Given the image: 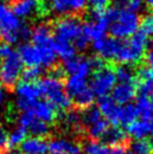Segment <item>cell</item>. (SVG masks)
I'll list each match as a JSON object with an SVG mask.
<instances>
[{
	"label": "cell",
	"instance_id": "1",
	"mask_svg": "<svg viewBox=\"0 0 153 154\" xmlns=\"http://www.w3.org/2000/svg\"><path fill=\"white\" fill-rule=\"evenodd\" d=\"M30 32L28 26L14 14L9 6L0 4V39L13 45L30 38Z\"/></svg>",
	"mask_w": 153,
	"mask_h": 154
},
{
	"label": "cell",
	"instance_id": "2",
	"mask_svg": "<svg viewBox=\"0 0 153 154\" xmlns=\"http://www.w3.org/2000/svg\"><path fill=\"white\" fill-rule=\"evenodd\" d=\"M150 36L137 29L128 39H120L115 61L122 64H134L142 60L149 46Z\"/></svg>",
	"mask_w": 153,
	"mask_h": 154
},
{
	"label": "cell",
	"instance_id": "3",
	"mask_svg": "<svg viewBox=\"0 0 153 154\" xmlns=\"http://www.w3.org/2000/svg\"><path fill=\"white\" fill-rule=\"evenodd\" d=\"M140 17L136 13L124 8H111V22L108 30L113 37L126 39L140 27Z\"/></svg>",
	"mask_w": 153,
	"mask_h": 154
},
{
	"label": "cell",
	"instance_id": "4",
	"mask_svg": "<svg viewBox=\"0 0 153 154\" xmlns=\"http://www.w3.org/2000/svg\"><path fill=\"white\" fill-rule=\"evenodd\" d=\"M62 78L50 74L38 80L37 85L41 91V96H44L50 103L60 110H67L70 108L72 100L65 91L64 83L61 80Z\"/></svg>",
	"mask_w": 153,
	"mask_h": 154
},
{
	"label": "cell",
	"instance_id": "5",
	"mask_svg": "<svg viewBox=\"0 0 153 154\" xmlns=\"http://www.w3.org/2000/svg\"><path fill=\"white\" fill-rule=\"evenodd\" d=\"M32 43L37 46L43 53V68H53L55 65L58 55L55 53V41L53 36V32L50 26L46 24L37 25L34 29L30 32Z\"/></svg>",
	"mask_w": 153,
	"mask_h": 154
},
{
	"label": "cell",
	"instance_id": "6",
	"mask_svg": "<svg viewBox=\"0 0 153 154\" xmlns=\"http://www.w3.org/2000/svg\"><path fill=\"white\" fill-rule=\"evenodd\" d=\"M65 91L71 100L81 108L90 107L95 100V94L90 88L88 78L80 75H69L65 82Z\"/></svg>",
	"mask_w": 153,
	"mask_h": 154
},
{
	"label": "cell",
	"instance_id": "7",
	"mask_svg": "<svg viewBox=\"0 0 153 154\" xmlns=\"http://www.w3.org/2000/svg\"><path fill=\"white\" fill-rule=\"evenodd\" d=\"M0 60V83L7 89H13L21 75L24 64L15 50L9 55L1 57Z\"/></svg>",
	"mask_w": 153,
	"mask_h": 154
},
{
	"label": "cell",
	"instance_id": "8",
	"mask_svg": "<svg viewBox=\"0 0 153 154\" xmlns=\"http://www.w3.org/2000/svg\"><path fill=\"white\" fill-rule=\"evenodd\" d=\"M53 36L58 42L72 44L74 46V43L82 36V23L76 17L61 18L54 25Z\"/></svg>",
	"mask_w": 153,
	"mask_h": 154
},
{
	"label": "cell",
	"instance_id": "9",
	"mask_svg": "<svg viewBox=\"0 0 153 154\" xmlns=\"http://www.w3.org/2000/svg\"><path fill=\"white\" fill-rule=\"evenodd\" d=\"M92 19L82 24V35L87 41H97L105 37L111 22V8L101 11H92Z\"/></svg>",
	"mask_w": 153,
	"mask_h": 154
},
{
	"label": "cell",
	"instance_id": "10",
	"mask_svg": "<svg viewBox=\"0 0 153 154\" xmlns=\"http://www.w3.org/2000/svg\"><path fill=\"white\" fill-rule=\"evenodd\" d=\"M95 96L99 98L106 97L111 92V90L116 85V75L115 71L109 66H104L96 70L89 83Z\"/></svg>",
	"mask_w": 153,
	"mask_h": 154
},
{
	"label": "cell",
	"instance_id": "11",
	"mask_svg": "<svg viewBox=\"0 0 153 154\" xmlns=\"http://www.w3.org/2000/svg\"><path fill=\"white\" fill-rule=\"evenodd\" d=\"M19 126L23 127L27 133L36 137H45L50 133L48 124L36 118L30 111H23L18 118Z\"/></svg>",
	"mask_w": 153,
	"mask_h": 154
},
{
	"label": "cell",
	"instance_id": "12",
	"mask_svg": "<svg viewBox=\"0 0 153 154\" xmlns=\"http://www.w3.org/2000/svg\"><path fill=\"white\" fill-rule=\"evenodd\" d=\"M63 70L69 75H80L88 78L92 72V65L90 59L86 56H72L70 59L64 60Z\"/></svg>",
	"mask_w": 153,
	"mask_h": 154
},
{
	"label": "cell",
	"instance_id": "13",
	"mask_svg": "<svg viewBox=\"0 0 153 154\" xmlns=\"http://www.w3.org/2000/svg\"><path fill=\"white\" fill-rule=\"evenodd\" d=\"M11 10L20 19L32 17L44 10L43 0H13Z\"/></svg>",
	"mask_w": 153,
	"mask_h": 154
},
{
	"label": "cell",
	"instance_id": "14",
	"mask_svg": "<svg viewBox=\"0 0 153 154\" xmlns=\"http://www.w3.org/2000/svg\"><path fill=\"white\" fill-rule=\"evenodd\" d=\"M87 5L88 0H50V8L58 16L80 13Z\"/></svg>",
	"mask_w": 153,
	"mask_h": 154
},
{
	"label": "cell",
	"instance_id": "15",
	"mask_svg": "<svg viewBox=\"0 0 153 154\" xmlns=\"http://www.w3.org/2000/svg\"><path fill=\"white\" fill-rule=\"evenodd\" d=\"M120 39L115 37H102L97 41H94L92 48L101 59L105 60H114L117 54Z\"/></svg>",
	"mask_w": 153,
	"mask_h": 154
},
{
	"label": "cell",
	"instance_id": "16",
	"mask_svg": "<svg viewBox=\"0 0 153 154\" xmlns=\"http://www.w3.org/2000/svg\"><path fill=\"white\" fill-rule=\"evenodd\" d=\"M17 53L26 66H43V53L33 43L21 44Z\"/></svg>",
	"mask_w": 153,
	"mask_h": 154
},
{
	"label": "cell",
	"instance_id": "17",
	"mask_svg": "<svg viewBox=\"0 0 153 154\" xmlns=\"http://www.w3.org/2000/svg\"><path fill=\"white\" fill-rule=\"evenodd\" d=\"M136 96V83L134 82H117L111 90V99L117 105L130 103Z\"/></svg>",
	"mask_w": 153,
	"mask_h": 154
},
{
	"label": "cell",
	"instance_id": "18",
	"mask_svg": "<svg viewBox=\"0 0 153 154\" xmlns=\"http://www.w3.org/2000/svg\"><path fill=\"white\" fill-rule=\"evenodd\" d=\"M28 111H30L33 115L42 120L46 124H52L54 123L58 117V111L56 108L47 100H37L35 101Z\"/></svg>",
	"mask_w": 153,
	"mask_h": 154
},
{
	"label": "cell",
	"instance_id": "19",
	"mask_svg": "<svg viewBox=\"0 0 153 154\" xmlns=\"http://www.w3.org/2000/svg\"><path fill=\"white\" fill-rule=\"evenodd\" d=\"M127 133L135 140L153 135V115L142 117L141 119H135L133 123L127 125Z\"/></svg>",
	"mask_w": 153,
	"mask_h": 154
},
{
	"label": "cell",
	"instance_id": "20",
	"mask_svg": "<svg viewBox=\"0 0 153 154\" xmlns=\"http://www.w3.org/2000/svg\"><path fill=\"white\" fill-rule=\"evenodd\" d=\"M119 108L120 105H117L111 97H101L98 103V109L100 111L102 117L108 123H111L114 126H118V118H119Z\"/></svg>",
	"mask_w": 153,
	"mask_h": 154
},
{
	"label": "cell",
	"instance_id": "21",
	"mask_svg": "<svg viewBox=\"0 0 153 154\" xmlns=\"http://www.w3.org/2000/svg\"><path fill=\"white\" fill-rule=\"evenodd\" d=\"M15 90L17 99L25 100L30 103H34L35 101H37L39 97H42L37 82L21 81L15 86Z\"/></svg>",
	"mask_w": 153,
	"mask_h": 154
},
{
	"label": "cell",
	"instance_id": "22",
	"mask_svg": "<svg viewBox=\"0 0 153 154\" xmlns=\"http://www.w3.org/2000/svg\"><path fill=\"white\" fill-rule=\"evenodd\" d=\"M48 151V143L44 137H27L20 144L21 154H46Z\"/></svg>",
	"mask_w": 153,
	"mask_h": 154
},
{
	"label": "cell",
	"instance_id": "23",
	"mask_svg": "<svg viewBox=\"0 0 153 154\" xmlns=\"http://www.w3.org/2000/svg\"><path fill=\"white\" fill-rule=\"evenodd\" d=\"M48 150L55 153L80 154L81 146L68 138H54L48 143Z\"/></svg>",
	"mask_w": 153,
	"mask_h": 154
},
{
	"label": "cell",
	"instance_id": "24",
	"mask_svg": "<svg viewBox=\"0 0 153 154\" xmlns=\"http://www.w3.org/2000/svg\"><path fill=\"white\" fill-rule=\"evenodd\" d=\"M126 138H127V135L123 129L119 128L118 126H113V127H108L101 140H104L105 144H109V145L114 146L123 145V143L126 141Z\"/></svg>",
	"mask_w": 153,
	"mask_h": 154
},
{
	"label": "cell",
	"instance_id": "25",
	"mask_svg": "<svg viewBox=\"0 0 153 154\" xmlns=\"http://www.w3.org/2000/svg\"><path fill=\"white\" fill-rule=\"evenodd\" d=\"M137 116H139V114H137L135 105H132L131 103H126V105H120V108H119V118H118L119 125L127 126V125L133 123L137 118Z\"/></svg>",
	"mask_w": 153,
	"mask_h": 154
},
{
	"label": "cell",
	"instance_id": "26",
	"mask_svg": "<svg viewBox=\"0 0 153 154\" xmlns=\"http://www.w3.org/2000/svg\"><path fill=\"white\" fill-rule=\"evenodd\" d=\"M108 127H109V123L105 118H100L96 123L87 126V132H88V135L91 137V140H100L105 135Z\"/></svg>",
	"mask_w": 153,
	"mask_h": 154
},
{
	"label": "cell",
	"instance_id": "27",
	"mask_svg": "<svg viewBox=\"0 0 153 154\" xmlns=\"http://www.w3.org/2000/svg\"><path fill=\"white\" fill-rule=\"evenodd\" d=\"M27 136V132L23 127H16L13 129L11 132L8 134V138H7V146L8 150H14L15 147L19 146L24 142V140Z\"/></svg>",
	"mask_w": 153,
	"mask_h": 154
},
{
	"label": "cell",
	"instance_id": "28",
	"mask_svg": "<svg viewBox=\"0 0 153 154\" xmlns=\"http://www.w3.org/2000/svg\"><path fill=\"white\" fill-rule=\"evenodd\" d=\"M85 154H111V147L102 142H97L96 140L87 142L83 146Z\"/></svg>",
	"mask_w": 153,
	"mask_h": 154
},
{
	"label": "cell",
	"instance_id": "29",
	"mask_svg": "<svg viewBox=\"0 0 153 154\" xmlns=\"http://www.w3.org/2000/svg\"><path fill=\"white\" fill-rule=\"evenodd\" d=\"M115 75H116V82L135 81V73H134V71L130 66L125 64H122L115 70Z\"/></svg>",
	"mask_w": 153,
	"mask_h": 154
},
{
	"label": "cell",
	"instance_id": "30",
	"mask_svg": "<svg viewBox=\"0 0 153 154\" xmlns=\"http://www.w3.org/2000/svg\"><path fill=\"white\" fill-rule=\"evenodd\" d=\"M135 107L136 110H137V114L141 117H149V116L153 115L151 103H150V99L148 96H141V94H139V98L136 100Z\"/></svg>",
	"mask_w": 153,
	"mask_h": 154
},
{
	"label": "cell",
	"instance_id": "31",
	"mask_svg": "<svg viewBox=\"0 0 153 154\" xmlns=\"http://www.w3.org/2000/svg\"><path fill=\"white\" fill-rule=\"evenodd\" d=\"M153 147L151 142L146 138L135 140L131 145V152L133 154H152Z\"/></svg>",
	"mask_w": 153,
	"mask_h": 154
},
{
	"label": "cell",
	"instance_id": "32",
	"mask_svg": "<svg viewBox=\"0 0 153 154\" xmlns=\"http://www.w3.org/2000/svg\"><path fill=\"white\" fill-rule=\"evenodd\" d=\"M100 118H102V115L100 114L99 109L96 107H87V109L81 115V122H82V124L85 125L86 127L96 123Z\"/></svg>",
	"mask_w": 153,
	"mask_h": 154
},
{
	"label": "cell",
	"instance_id": "33",
	"mask_svg": "<svg viewBox=\"0 0 153 154\" xmlns=\"http://www.w3.org/2000/svg\"><path fill=\"white\" fill-rule=\"evenodd\" d=\"M43 73V70L41 66H27L25 70L21 71L23 81L36 82L41 78Z\"/></svg>",
	"mask_w": 153,
	"mask_h": 154
},
{
	"label": "cell",
	"instance_id": "34",
	"mask_svg": "<svg viewBox=\"0 0 153 154\" xmlns=\"http://www.w3.org/2000/svg\"><path fill=\"white\" fill-rule=\"evenodd\" d=\"M64 122L69 125V126H76L81 123V115L76 110L69 111L68 114L63 116Z\"/></svg>",
	"mask_w": 153,
	"mask_h": 154
},
{
	"label": "cell",
	"instance_id": "35",
	"mask_svg": "<svg viewBox=\"0 0 153 154\" xmlns=\"http://www.w3.org/2000/svg\"><path fill=\"white\" fill-rule=\"evenodd\" d=\"M139 29L142 30L146 35H153V16H146V17L140 23Z\"/></svg>",
	"mask_w": 153,
	"mask_h": 154
},
{
	"label": "cell",
	"instance_id": "36",
	"mask_svg": "<svg viewBox=\"0 0 153 154\" xmlns=\"http://www.w3.org/2000/svg\"><path fill=\"white\" fill-rule=\"evenodd\" d=\"M136 91L141 96H148L149 97L151 92L153 91V86L146 80H141L139 86H136Z\"/></svg>",
	"mask_w": 153,
	"mask_h": 154
},
{
	"label": "cell",
	"instance_id": "37",
	"mask_svg": "<svg viewBox=\"0 0 153 154\" xmlns=\"http://www.w3.org/2000/svg\"><path fill=\"white\" fill-rule=\"evenodd\" d=\"M111 0H88L90 7L92 8V11H101L107 8Z\"/></svg>",
	"mask_w": 153,
	"mask_h": 154
},
{
	"label": "cell",
	"instance_id": "38",
	"mask_svg": "<svg viewBox=\"0 0 153 154\" xmlns=\"http://www.w3.org/2000/svg\"><path fill=\"white\" fill-rule=\"evenodd\" d=\"M7 138L8 134L2 127H0V154H4L8 152V146H7Z\"/></svg>",
	"mask_w": 153,
	"mask_h": 154
},
{
	"label": "cell",
	"instance_id": "39",
	"mask_svg": "<svg viewBox=\"0 0 153 154\" xmlns=\"http://www.w3.org/2000/svg\"><path fill=\"white\" fill-rule=\"evenodd\" d=\"M139 75H140L141 80H146V81H149L153 86V69H150V68L140 69Z\"/></svg>",
	"mask_w": 153,
	"mask_h": 154
},
{
	"label": "cell",
	"instance_id": "40",
	"mask_svg": "<svg viewBox=\"0 0 153 154\" xmlns=\"http://www.w3.org/2000/svg\"><path fill=\"white\" fill-rule=\"evenodd\" d=\"M125 147L123 145H114L111 147V154H124Z\"/></svg>",
	"mask_w": 153,
	"mask_h": 154
},
{
	"label": "cell",
	"instance_id": "41",
	"mask_svg": "<svg viewBox=\"0 0 153 154\" xmlns=\"http://www.w3.org/2000/svg\"><path fill=\"white\" fill-rule=\"evenodd\" d=\"M145 61H146V64L149 65V68L153 69V50H151V51H149L146 53Z\"/></svg>",
	"mask_w": 153,
	"mask_h": 154
},
{
	"label": "cell",
	"instance_id": "42",
	"mask_svg": "<svg viewBox=\"0 0 153 154\" xmlns=\"http://www.w3.org/2000/svg\"><path fill=\"white\" fill-rule=\"evenodd\" d=\"M4 100H5V91L2 89V87L0 86V106L4 103Z\"/></svg>",
	"mask_w": 153,
	"mask_h": 154
},
{
	"label": "cell",
	"instance_id": "43",
	"mask_svg": "<svg viewBox=\"0 0 153 154\" xmlns=\"http://www.w3.org/2000/svg\"><path fill=\"white\" fill-rule=\"evenodd\" d=\"M145 4H146V6L149 7V8L153 9V0H144Z\"/></svg>",
	"mask_w": 153,
	"mask_h": 154
},
{
	"label": "cell",
	"instance_id": "44",
	"mask_svg": "<svg viewBox=\"0 0 153 154\" xmlns=\"http://www.w3.org/2000/svg\"><path fill=\"white\" fill-rule=\"evenodd\" d=\"M150 103H151V108H152V111H153V91L150 94Z\"/></svg>",
	"mask_w": 153,
	"mask_h": 154
},
{
	"label": "cell",
	"instance_id": "45",
	"mask_svg": "<svg viewBox=\"0 0 153 154\" xmlns=\"http://www.w3.org/2000/svg\"><path fill=\"white\" fill-rule=\"evenodd\" d=\"M10 154H21V152H20V151H14L13 150Z\"/></svg>",
	"mask_w": 153,
	"mask_h": 154
},
{
	"label": "cell",
	"instance_id": "46",
	"mask_svg": "<svg viewBox=\"0 0 153 154\" xmlns=\"http://www.w3.org/2000/svg\"><path fill=\"white\" fill-rule=\"evenodd\" d=\"M50 154H63V153H55V152H51Z\"/></svg>",
	"mask_w": 153,
	"mask_h": 154
},
{
	"label": "cell",
	"instance_id": "47",
	"mask_svg": "<svg viewBox=\"0 0 153 154\" xmlns=\"http://www.w3.org/2000/svg\"><path fill=\"white\" fill-rule=\"evenodd\" d=\"M124 154H133V153H132V152H125Z\"/></svg>",
	"mask_w": 153,
	"mask_h": 154
},
{
	"label": "cell",
	"instance_id": "48",
	"mask_svg": "<svg viewBox=\"0 0 153 154\" xmlns=\"http://www.w3.org/2000/svg\"><path fill=\"white\" fill-rule=\"evenodd\" d=\"M1 1H13V0H1Z\"/></svg>",
	"mask_w": 153,
	"mask_h": 154
},
{
	"label": "cell",
	"instance_id": "49",
	"mask_svg": "<svg viewBox=\"0 0 153 154\" xmlns=\"http://www.w3.org/2000/svg\"><path fill=\"white\" fill-rule=\"evenodd\" d=\"M151 145H152V147H153V138H152V141H151Z\"/></svg>",
	"mask_w": 153,
	"mask_h": 154
},
{
	"label": "cell",
	"instance_id": "50",
	"mask_svg": "<svg viewBox=\"0 0 153 154\" xmlns=\"http://www.w3.org/2000/svg\"><path fill=\"white\" fill-rule=\"evenodd\" d=\"M0 122H1V117H0Z\"/></svg>",
	"mask_w": 153,
	"mask_h": 154
}]
</instances>
